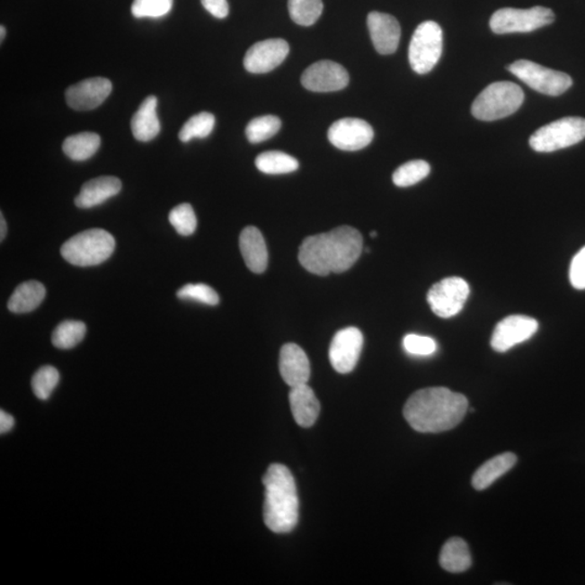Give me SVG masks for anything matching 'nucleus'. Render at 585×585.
<instances>
[{
	"label": "nucleus",
	"instance_id": "1",
	"mask_svg": "<svg viewBox=\"0 0 585 585\" xmlns=\"http://www.w3.org/2000/svg\"><path fill=\"white\" fill-rule=\"evenodd\" d=\"M362 235L350 226L306 238L298 260L306 270L317 276L341 273L355 265L362 253Z\"/></svg>",
	"mask_w": 585,
	"mask_h": 585
},
{
	"label": "nucleus",
	"instance_id": "2",
	"mask_svg": "<svg viewBox=\"0 0 585 585\" xmlns=\"http://www.w3.org/2000/svg\"><path fill=\"white\" fill-rule=\"evenodd\" d=\"M468 410V402L462 394L446 387L418 390L404 405L403 415L419 433H442L461 423Z\"/></svg>",
	"mask_w": 585,
	"mask_h": 585
},
{
	"label": "nucleus",
	"instance_id": "3",
	"mask_svg": "<svg viewBox=\"0 0 585 585\" xmlns=\"http://www.w3.org/2000/svg\"><path fill=\"white\" fill-rule=\"evenodd\" d=\"M265 486L263 520L276 534H288L297 525L299 501L292 473L282 464H271L262 478Z\"/></svg>",
	"mask_w": 585,
	"mask_h": 585
},
{
	"label": "nucleus",
	"instance_id": "4",
	"mask_svg": "<svg viewBox=\"0 0 585 585\" xmlns=\"http://www.w3.org/2000/svg\"><path fill=\"white\" fill-rule=\"evenodd\" d=\"M114 249L112 235L102 229H91L68 239L61 247V255L74 266L92 267L108 261Z\"/></svg>",
	"mask_w": 585,
	"mask_h": 585
},
{
	"label": "nucleus",
	"instance_id": "5",
	"mask_svg": "<svg viewBox=\"0 0 585 585\" xmlns=\"http://www.w3.org/2000/svg\"><path fill=\"white\" fill-rule=\"evenodd\" d=\"M524 92L512 82H497L483 89L472 105L474 118L492 122L508 118L524 102Z\"/></svg>",
	"mask_w": 585,
	"mask_h": 585
},
{
	"label": "nucleus",
	"instance_id": "6",
	"mask_svg": "<svg viewBox=\"0 0 585 585\" xmlns=\"http://www.w3.org/2000/svg\"><path fill=\"white\" fill-rule=\"evenodd\" d=\"M444 35L439 23L426 21L415 30L409 46V61L412 70L427 74L433 70L442 55Z\"/></svg>",
	"mask_w": 585,
	"mask_h": 585
},
{
	"label": "nucleus",
	"instance_id": "7",
	"mask_svg": "<svg viewBox=\"0 0 585 585\" xmlns=\"http://www.w3.org/2000/svg\"><path fill=\"white\" fill-rule=\"evenodd\" d=\"M585 138V119L563 118L543 126L530 137L532 150L551 153L574 146Z\"/></svg>",
	"mask_w": 585,
	"mask_h": 585
},
{
	"label": "nucleus",
	"instance_id": "8",
	"mask_svg": "<svg viewBox=\"0 0 585 585\" xmlns=\"http://www.w3.org/2000/svg\"><path fill=\"white\" fill-rule=\"evenodd\" d=\"M554 20V13L545 7L503 8L493 13L490 28L495 34L529 33L552 24Z\"/></svg>",
	"mask_w": 585,
	"mask_h": 585
},
{
	"label": "nucleus",
	"instance_id": "9",
	"mask_svg": "<svg viewBox=\"0 0 585 585\" xmlns=\"http://www.w3.org/2000/svg\"><path fill=\"white\" fill-rule=\"evenodd\" d=\"M508 68L526 85L546 96H561L572 86V78L568 74L551 70L532 61L519 60Z\"/></svg>",
	"mask_w": 585,
	"mask_h": 585
},
{
	"label": "nucleus",
	"instance_id": "10",
	"mask_svg": "<svg viewBox=\"0 0 585 585\" xmlns=\"http://www.w3.org/2000/svg\"><path fill=\"white\" fill-rule=\"evenodd\" d=\"M470 297V286L462 278H446L431 287L427 294V303L433 313L440 318L455 317Z\"/></svg>",
	"mask_w": 585,
	"mask_h": 585
},
{
	"label": "nucleus",
	"instance_id": "11",
	"mask_svg": "<svg viewBox=\"0 0 585 585\" xmlns=\"http://www.w3.org/2000/svg\"><path fill=\"white\" fill-rule=\"evenodd\" d=\"M539 329V324L527 315H510L495 326L492 347L497 352H506L516 345L531 339Z\"/></svg>",
	"mask_w": 585,
	"mask_h": 585
},
{
	"label": "nucleus",
	"instance_id": "12",
	"mask_svg": "<svg viewBox=\"0 0 585 585\" xmlns=\"http://www.w3.org/2000/svg\"><path fill=\"white\" fill-rule=\"evenodd\" d=\"M363 347V335L357 328H346L337 332L332 340L329 357L334 370L350 373L359 360Z\"/></svg>",
	"mask_w": 585,
	"mask_h": 585
},
{
	"label": "nucleus",
	"instance_id": "13",
	"mask_svg": "<svg viewBox=\"0 0 585 585\" xmlns=\"http://www.w3.org/2000/svg\"><path fill=\"white\" fill-rule=\"evenodd\" d=\"M328 137L331 144L337 149L359 151L371 144L374 131L366 120L348 118L332 124Z\"/></svg>",
	"mask_w": 585,
	"mask_h": 585
},
{
	"label": "nucleus",
	"instance_id": "14",
	"mask_svg": "<svg viewBox=\"0 0 585 585\" xmlns=\"http://www.w3.org/2000/svg\"><path fill=\"white\" fill-rule=\"evenodd\" d=\"M302 84L306 89L314 93L339 92L350 84V75L339 63L319 61L304 72Z\"/></svg>",
	"mask_w": 585,
	"mask_h": 585
},
{
	"label": "nucleus",
	"instance_id": "15",
	"mask_svg": "<svg viewBox=\"0 0 585 585\" xmlns=\"http://www.w3.org/2000/svg\"><path fill=\"white\" fill-rule=\"evenodd\" d=\"M289 46L281 39L258 41L247 50L244 58L246 71L253 74L271 72L286 60Z\"/></svg>",
	"mask_w": 585,
	"mask_h": 585
},
{
	"label": "nucleus",
	"instance_id": "16",
	"mask_svg": "<svg viewBox=\"0 0 585 585\" xmlns=\"http://www.w3.org/2000/svg\"><path fill=\"white\" fill-rule=\"evenodd\" d=\"M111 92H112V83L107 78H88L66 89V103L68 107L76 111L93 110L105 102Z\"/></svg>",
	"mask_w": 585,
	"mask_h": 585
},
{
	"label": "nucleus",
	"instance_id": "17",
	"mask_svg": "<svg viewBox=\"0 0 585 585\" xmlns=\"http://www.w3.org/2000/svg\"><path fill=\"white\" fill-rule=\"evenodd\" d=\"M368 26L378 54L392 55L397 50L402 29L396 18L387 13L373 12L368 15Z\"/></svg>",
	"mask_w": 585,
	"mask_h": 585
},
{
	"label": "nucleus",
	"instance_id": "18",
	"mask_svg": "<svg viewBox=\"0 0 585 585\" xmlns=\"http://www.w3.org/2000/svg\"><path fill=\"white\" fill-rule=\"evenodd\" d=\"M281 377L289 387L307 384L310 378V363L307 355L297 344H286L281 348L279 361Z\"/></svg>",
	"mask_w": 585,
	"mask_h": 585
},
{
	"label": "nucleus",
	"instance_id": "19",
	"mask_svg": "<svg viewBox=\"0 0 585 585\" xmlns=\"http://www.w3.org/2000/svg\"><path fill=\"white\" fill-rule=\"evenodd\" d=\"M120 190H122V182L119 178L103 176L92 179L83 184L81 192L75 199L76 207L80 208L98 207L118 195Z\"/></svg>",
	"mask_w": 585,
	"mask_h": 585
},
{
	"label": "nucleus",
	"instance_id": "20",
	"mask_svg": "<svg viewBox=\"0 0 585 585\" xmlns=\"http://www.w3.org/2000/svg\"><path fill=\"white\" fill-rule=\"evenodd\" d=\"M240 250L245 265L252 272L262 273L268 266V251L265 239L256 226H246L241 232Z\"/></svg>",
	"mask_w": 585,
	"mask_h": 585
},
{
	"label": "nucleus",
	"instance_id": "21",
	"mask_svg": "<svg viewBox=\"0 0 585 585\" xmlns=\"http://www.w3.org/2000/svg\"><path fill=\"white\" fill-rule=\"evenodd\" d=\"M289 404H291L294 419L299 426L307 429L318 420L320 414L319 400L307 384L291 387Z\"/></svg>",
	"mask_w": 585,
	"mask_h": 585
},
{
	"label": "nucleus",
	"instance_id": "22",
	"mask_svg": "<svg viewBox=\"0 0 585 585\" xmlns=\"http://www.w3.org/2000/svg\"><path fill=\"white\" fill-rule=\"evenodd\" d=\"M157 98L147 97L142 102L131 120V131L138 141H151L160 134L161 123L157 118Z\"/></svg>",
	"mask_w": 585,
	"mask_h": 585
},
{
	"label": "nucleus",
	"instance_id": "23",
	"mask_svg": "<svg viewBox=\"0 0 585 585\" xmlns=\"http://www.w3.org/2000/svg\"><path fill=\"white\" fill-rule=\"evenodd\" d=\"M516 462H518V456L510 452L490 458L474 474L473 487L478 492L489 488L497 479L512 470Z\"/></svg>",
	"mask_w": 585,
	"mask_h": 585
},
{
	"label": "nucleus",
	"instance_id": "24",
	"mask_svg": "<svg viewBox=\"0 0 585 585\" xmlns=\"http://www.w3.org/2000/svg\"><path fill=\"white\" fill-rule=\"evenodd\" d=\"M46 288L37 281H28L14 289L9 298L8 308L13 314H28L43 303Z\"/></svg>",
	"mask_w": 585,
	"mask_h": 585
},
{
	"label": "nucleus",
	"instance_id": "25",
	"mask_svg": "<svg viewBox=\"0 0 585 585\" xmlns=\"http://www.w3.org/2000/svg\"><path fill=\"white\" fill-rule=\"evenodd\" d=\"M439 563L446 572L452 573L466 572L472 566L471 552L466 542L461 537H452L448 540L442 547Z\"/></svg>",
	"mask_w": 585,
	"mask_h": 585
},
{
	"label": "nucleus",
	"instance_id": "26",
	"mask_svg": "<svg viewBox=\"0 0 585 585\" xmlns=\"http://www.w3.org/2000/svg\"><path fill=\"white\" fill-rule=\"evenodd\" d=\"M102 138L96 133H80L67 137L63 142V152L73 161L82 162L96 155Z\"/></svg>",
	"mask_w": 585,
	"mask_h": 585
},
{
	"label": "nucleus",
	"instance_id": "27",
	"mask_svg": "<svg viewBox=\"0 0 585 585\" xmlns=\"http://www.w3.org/2000/svg\"><path fill=\"white\" fill-rule=\"evenodd\" d=\"M256 167L268 175H281L298 170L299 163L295 157L280 151L263 152L256 157Z\"/></svg>",
	"mask_w": 585,
	"mask_h": 585
},
{
	"label": "nucleus",
	"instance_id": "28",
	"mask_svg": "<svg viewBox=\"0 0 585 585\" xmlns=\"http://www.w3.org/2000/svg\"><path fill=\"white\" fill-rule=\"evenodd\" d=\"M86 331V324L82 321H63L52 333V344L59 350H71L80 344Z\"/></svg>",
	"mask_w": 585,
	"mask_h": 585
},
{
	"label": "nucleus",
	"instance_id": "29",
	"mask_svg": "<svg viewBox=\"0 0 585 585\" xmlns=\"http://www.w3.org/2000/svg\"><path fill=\"white\" fill-rule=\"evenodd\" d=\"M288 12L295 23L314 25L323 14L324 3L323 0H288Z\"/></svg>",
	"mask_w": 585,
	"mask_h": 585
},
{
	"label": "nucleus",
	"instance_id": "30",
	"mask_svg": "<svg viewBox=\"0 0 585 585\" xmlns=\"http://www.w3.org/2000/svg\"><path fill=\"white\" fill-rule=\"evenodd\" d=\"M281 120L275 115L260 116L252 120L247 125L245 133L247 139L252 144H261L262 141L272 138L280 130Z\"/></svg>",
	"mask_w": 585,
	"mask_h": 585
},
{
	"label": "nucleus",
	"instance_id": "31",
	"mask_svg": "<svg viewBox=\"0 0 585 585\" xmlns=\"http://www.w3.org/2000/svg\"><path fill=\"white\" fill-rule=\"evenodd\" d=\"M429 163L421 160L410 161L397 168L394 173L393 182L400 188L414 186L430 175Z\"/></svg>",
	"mask_w": 585,
	"mask_h": 585
},
{
	"label": "nucleus",
	"instance_id": "32",
	"mask_svg": "<svg viewBox=\"0 0 585 585\" xmlns=\"http://www.w3.org/2000/svg\"><path fill=\"white\" fill-rule=\"evenodd\" d=\"M215 126V116L212 113L202 112L192 116L179 131V139L189 142L193 138H207L212 133Z\"/></svg>",
	"mask_w": 585,
	"mask_h": 585
},
{
	"label": "nucleus",
	"instance_id": "33",
	"mask_svg": "<svg viewBox=\"0 0 585 585\" xmlns=\"http://www.w3.org/2000/svg\"><path fill=\"white\" fill-rule=\"evenodd\" d=\"M60 381V374L51 366L40 368L31 378V389L40 400L49 399Z\"/></svg>",
	"mask_w": 585,
	"mask_h": 585
},
{
	"label": "nucleus",
	"instance_id": "34",
	"mask_svg": "<svg viewBox=\"0 0 585 585\" xmlns=\"http://www.w3.org/2000/svg\"><path fill=\"white\" fill-rule=\"evenodd\" d=\"M170 223L179 235H191L197 230L198 220L191 205L183 203L172 209L168 216Z\"/></svg>",
	"mask_w": 585,
	"mask_h": 585
},
{
	"label": "nucleus",
	"instance_id": "35",
	"mask_svg": "<svg viewBox=\"0 0 585 585\" xmlns=\"http://www.w3.org/2000/svg\"><path fill=\"white\" fill-rule=\"evenodd\" d=\"M173 0H134L131 13L135 18H161L171 12Z\"/></svg>",
	"mask_w": 585,
	"mask_h": 585
},
{
	"label": "nucleus",
	"instance_id": "36",
	"mask_svg": "<svg viewBox=\"0 0 585 585\" xmlns=\"http://www.w3.org/2000/svg\"><path fill=\"white\" fill-rule=\"evenodd\" d=\"M177 297L183 300H193L208 306L219 304L218 294L207 284H187L177 292Z\"/></svg>",
	"mask_w": 585,
	"mask_h": 585
},
{
	"label": "nucleus",
	"instance_id": "37",
	"mask_svg": "<svg viewBox=\"0 0 585 585\" xmlns=\"http://www.w3.org/2000/svg\"><path fill=\"white\" fill-rule=\"evenodd\" d=\"M403 348L410 355L426 357L435 354L437 344L431 337L409 334L404 336Z\"/></svg>",
	"mask_w": 585,
	"mask_h": 585
},
{
	"label": "nucleus",
	"instance_id": "38",
	"mask_svg": "<svg viewBox=\"0 0 585 585\" xmlns=\"http://www.w3.org/2000/svg\"><path fill=\"white\" fill-rule=\"evenodd\" d=\"M569 279L577 289H585V246L572 258Z\"/></svg>",
	"mask_w": 585,
	"mask_h": 585
},
{
	"label": "nucleus",
	"instance_id": "39",
	"mask_svg": "<svg viewBox=\"0 0 585 585\" xmlns=\"http://www.w3.org/2000/svg\"><path fill=\"white\" fill-rule=\"evenodd\" d=\"M203 7L215 18L225 19L229 14V4L226 0H201Z\"/></svg>",
	"mask_w": 585,
	"mask_h": 585
},
{
	"label": "nucleus",
	"instance_id": "40",
	"mask_svg": "<svg viewBox=\"0 0 585 585\" xmlns=\"http://www.w3.org/2000/svg\"><path fill=\"white\" fill-rule=\"evenodd\" d=\"M14 427V419L13 415L0 411V433L6 434Z\"/></svg>",
	"mask_w": 585,
	"mask_h": 585
},
{
	"label": "nucleus",
	"instance_id": "41",
	"mask_svg": "<svg viewBox=\"0 0 585 585\" xmlns=\"http://www.w3.org/2000/svg\"><path fill=\"white\" fill-rule=\"evenodd\" d=\"M0 226H2V230H0V240L3 241L7 234L6 220H4L3 213L0 214Z\"/></svg>",
	"mask_w": 585,
	"mask_h": 585
},
{
	"label": "nucleus",
	"instance_id": "42",
	"mask_svg": "<svg viewBox=\"0 0 585 585\" xmlns=\"http://www.w3.org/2000/svg\"><path fill=\"white\" fill-rule=\"evenodd\" d=\"M4 36H6V29H4L2 25V28H0V40L3 41L4 40Z\"/></svg>",
	"mask_w": 585,
	"mask_h": 585
},
{
	"label": "nucleus",
	"instance_id": "43",
	"mask_svg": "<svg viewBox=\"0 0 585 585\" xmlns=\"http://www.w3.org/2000/svg\"><path fill=\"white\" fill-rule=\"evenodd\" d=\"M377 235V231H373L371 236H373V238H376Z\"/></svg>",
	"mask_w": 585,
	"mask_h": 585
}]
</instances>
